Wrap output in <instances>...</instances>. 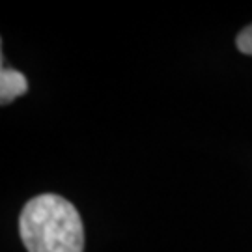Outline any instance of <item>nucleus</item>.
I'll return each mask as SVG.
<instances>
[{
  "label": "nucleus",
  "mask_w": 252,
  "mask_h": 252,
  "mask_svg": "<svg viewBox=\"0 0 252 252\" xmlns=\"http://www.w3.org/2000/svg\"><path fill=\"white\" fill-rule=\"evenodd\" d=\"M27 92V77L13 67L2 65V71H0V103H2V107L9 105L11 101H15L21 95H25Z\"/></svg>",
  "instance_id": "f03ea898"
},
{
  "label": "nucleus",
  "mask_w": 252,
  "mask_h": 252,
  "mask_svg": "<svg viewBox=\"0 0 252 252\" xmlns=\"http://www.w3.org/2000/svg\"><path fill=\"white\" fill-rule=\"evenodd\" d=\"M235 47L239 49V53L247 54V56H252V25L245 27L237 37H235Z\"/></svg>",
  "instance_id": "7ed1b4c3"
},
{
  "label": "nucleus",
  "mask_w": 252,
  "mask_h": 252,
  "mask_svg": "<svg viewBox=\"0 0 252 252\" xmlns=\"http://www.w3.org/2000/svg\"><path fill=\"white\" fill-rule=\"evenodd\" d=\"M28 252H84V224L69 200L45 192L28 200L19 215Z\"/></svg>",
  "instance_id": "f257e3e1"
}]
</instances>
